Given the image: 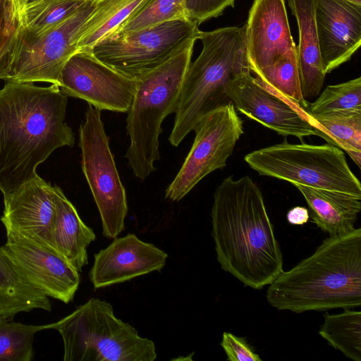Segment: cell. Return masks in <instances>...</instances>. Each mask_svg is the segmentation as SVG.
Here are the masks:
<instances>
[{
    "label": "cell",
    "mask_w": 361,
    "mask_h": 361,
    "mask_svg": "<svg viewBox=\"0 0 361 361\" xmlns=\"http://www.w3.org/2000/svg\"><path fill=\"white\" fill-rule=\"evenodd\" d=\"M198 25L173 20L131 33L109 36L89 51L96 59L132 78L157 68L192 39H198Z\"/></svg>",
    "instance_id": "10"
},
{
    "label": "cell",
    "mask_w": 361,
    "mask_h": 361,
    "mask_svg": "<svg viewBox=\"0 0 361 361\" xmlns=\"http://www.w3.org/2000/svg\"><path fill=\"white\" fill-rule=\"evenodd\" d=\"M202 44L198 57L185 73L169 140L177 147L204 115L228 102V82L249 65L245 25L200 32Z\"/></svg>",
    "instance_id": "4"
},
{
    "label": "cell",
    "mask_w": 361,
    "mask_h": 361,
    "mask_svg": "<svg viewBox=\"0 0 361 361\" xmlns=\"http://www.w3.org/2000/svg\"><path fill=\"white\" fill-rule=\"evenodd\" d=\"M319 334L334 348L353 361H361V312L344 309L324 314Z\"/></svg>",
    "instance_id": "25"
},
{
    "label": "cell",
    "mask_w": 361,
    "mask_h": 361,
    "mask_svg": "<svg viewBox=\"0 0 361 361\" xmlns=\"http://www.w3.org/2000/svg\"><path fill=\"white\" fill-rule=\"evenodd\" d=\"M212 235L221 269L262 289L283 271V255L262 191L248 176L224 178L214 194Z\"/></svg>",
    "instance_id": "2"
},
{
    "label": "cell",
    "mask_w": 361,
    "mask_h": 361,
    "mask_svg": "<svg viewBox=\"0 0 361 361\" xmlns=\"http://www.w3.org/2000/svg\"><path fill=\"white\" fill-rule=\"evenodd\" d=\"M314 3V0H288L298 26L297 60L300 90L306 102L320 94L326 75L319 53Z\"/></svg>",
    "instance_id": "19"
},
{
    "label": "cell",
    "mask_w": 361,
    "mask_h": 361,
    "mask_svg": "<svg viewBox=\"0 0 361 361\" xmlns=\"http://www.w3.org/2000/svg\"><path fill=\"white\" fill-rule=\"evenodd\" d=\"M235 0H186L188 20L198 25L205 20L221 15L229 6H234Z\"/></svg>",
    "instance_id": "31"
},
{
    "label": "cell",
    "mask_w": 361,
    "mask_h": 361,
    "mask_svg": "<svg viewBox=\"0 0 361 361\" xmlns=\"http://www.w3.org/2000/svg\"><path fill=\"white\" fill-rule=\"evenodd\" d=\"M35 309L51 311L49 297L32 286L0 247V319Z\"/></svg>",
    "instance_id": "22"
},
{
    "label": "cell",
    "mask_w": 361,
    "mask_h": 361,
    "mask_svg": "<svg viewBox=\"0 0 361 361\" xmlns=\"http://www.w3.org/2000/svg\"><path fill=\"white\" fill-rule=\"evenodd\" d=\"M251 73L250 68L243 71L226 87V96L235 109L283 136L302 140L305 137L317 135L305 109L271 91Z\"/></svg>",
    "instance_id": "12"
},
{
    "label": "cell",
    "mask_w": 361,
    "mask_h": 361,
    "mask_svg": "<svg viewBox=\"0 0 361 361\" xmlns=\"http://www.w3.org/2000/svg\"><path fill=\"white\" fill-rule=\"evenodd\" d=\"M90 0H35L18 10L20 26L42 32L63 21Z\"/></svg>",
    "instance_id": "26"
},
{
    "label": "cell",
    "mask_w": 361,
    "mask_h": 361,
    "mask_svg": "<svg viewBox=\"0 0 361 361\" xmlns=\"http://www.w3.org/2000/svg\"><path fill=\"white\" fill-rule=\"evenodd\" d=\"M61 92L100 110L128 112L136 79L128 77L96 59L90 52L77 51L66 62L59 78Z\"/></svg>",
    "instance_id": "14"
},
{
    "label": "cell",
    "mask_w": 361,
    "mask_h": 361,
    "mask_svg": "<svg viewBox=\"0 0 361 361\" xmlns=\"http://www.w3.org/2000/svg\"><path fill=\"white\" fill-rule=\"evenodd\" d=\"M185 3L186 0H152L108 37L131 33L169 20H188Z\"/></svg>",
    "instance_id": "28"
},
{
    "label": "cell",
    "mask_w": 361,
    "mask_h": 361,
    "mask_svg": "<svg viewBox=\"0 0 361 361\" xmlns=\"http://www.w3.org/2000/svg\"><path fill=\"white\" fill-rule=\"evenodd\" d=\"M314 10L326 75L348 61L361 44V4L349 0H314Z\"/></svg>",
    "instance_id": "16"
},
{
    "label": "cell",
    "mask_w": 361,
    "mask_h": 361,
    "mask_svg": "<svg viewBox=\"0 0 361 361\" xmlns=\"http://www.w3.org/2000/svg\"><path fill=\"white\" fill-rule=\"evenodd\" d=\"M309 106V114L339 110H361V78L330 85Z\"/></svg>",
    "instance_id": "29"
},
{
    "label": "cell",
    "mask_w": 361,
    "mask_h": 361,
    "mask_svg": "<svg viewBox=\"0 0 361 361\" xmlns=\"http://www.w3.org/2000/svg\"><path fill=\"white\" fill-rule=\"evenodd\" d=\"M5 228L52 246L56 207L54 186L38 175L4 196Z\"/></svg>",
    "instance_id": "18"
},
{
    "label": "cell",
    "mask_w": 361,
    "mask_h": 361,
    "mask_svg": "<svg viewBox=\"0 0 361 361\" xmlns=\"http://www.w3.org/2000/svg\"><path fill=\"white\" fill-rule=\"evenodd\" d=\"M1 246L24 279L49 298L64 303L73 300L78 289L80 272L54 247L6 228Z\"/></svg>",
    "instance_id": "13"
},
{
    "label": "cell",
    "mask_w": 361,
    "mask_h": 361,
    "mask_svg": "<svg viewBox=\"0 0 361 361\" xmlns=\"http://www.w3.org/2000/svg\"><path fill=\"white\" fill-rule=\"evenodd\" d=\"M317 136L344 150L360 167L361 110H339L311 114Z\"/></svg>",
    "instance_id": "24"
},
{
    "label": "cell",
    "mask_w": 361,
    "mask_h": 361,
    "mask_svg": "<svg viewBox=\"0 0 361 361\" xmlns=\"http://www.w3.org/2000/svg\"><path fill=\"white\" fill-rule=\"evenodd\" d=\"M167 258L168 254L161 249L129 233L114 238L109 245L94 255L89 278L94 289L105 288L159 271Z\"/></svg>",
    "instance_id": "17"
},
{
    "label": "cell",
    "mask_w": 361,
    "mask_h": 361,
    "mask_svg": "<svg viewBox=\"0 0 361 361\" xmlns=\"http://www.w3.org/2000/svg\"><path fill=\"white\" fill-rule=\"evenodd\" d=\"M309 218L308 209L300 206L291 208L286 214L287 221L293 225H303L308 221Z\"/></svg>",
    "instance_id": "33"
},
{
    "label": "cell",
    "mask_w": 361,
    "mask_h": 361,
    "mask_svg": "<svg viewBox=\"0 0 361 361\" xmlns=\"http://www.w3.org/2000/svg\"><path fill=\"white\" fill-rule=\"evenodd\" d=\"M67 96L54 84L6 80L0 90V191L3 195L35 177L56 149L73 147L65 122Z\"/></svg>",
    "instance_id": "1"
},
{
    "label": "cell",
    "mask_w": 361,
    "mask_h": 361,
    "mask_svg": "<svg viewBox=\"0 0 361 361\" xmlns=\"http://www.w3.org/2000/svg\"><path fill=\"white\" fill-rule=\"evenodd\" d=\"M220 345L227 355V360H262L244 338L237 336L231 333L224 332Z\"/></svg>",
    "instance_id": "32"
},
{
    "label": "cell",
    "mask_w": 361,
    "mask_h": 361,
    "mask_svg": "<svg viewBox=\"0 0 361 361\" xmlns=\"http://www.w3.org/2000/svg\"><path fill=\"white\" fill-rule=\"evenodd\" d=\"M358 4H361V0H349Z\"/></svg>",
    "instance_id": "35"
},
{
    "label": "cell",
    "mask_w": 361,
    "mask_h": 361,
    "mask_svg": "<svg viewBox=\"0 0 361 361\" xmlns=\"http://www.w3.org/2000/svg\"><path fill=\"white\" fill-rule=\"evenodd\" d=\"M245 38L250 70L260 80L296 54L285 0H254L245 24Z\"/></svg>",
    "instance_id": "15"
},
{
    "label": "cell",
    "mask_w": 361,
    "mask_h": 361,
    "mask_svg": "<svg viewBox=\"0 0 361 361\" xmlns=\"http://www.w3.org/2000/svg\"><path fill=\"white\" fill-rule=\"evenodd\" d=\"M94 4L88 1L74 14L39 33L19 27L11 48L0 63V79L45 82L59 86L62 68L78 51L82 26Z\"/></svg>",
    "instance_id": "8"
},
{
    "label": "cell",
    "mask_w": 361,
    "mask_h": 361,
    "mask_svg": "<svg viewBox=\"0 0 361 361\" xmlns=\"http://www.w3.org/2000/svg\"><path fill=\"white\" fill-rule=\"evenodd\" d=\"M152 0H94V7L82 26L78 51H88L140 11Z\"/></svg>",
    "instance_id": "23"
},
{
    "label": "cell",
    "mask_w": 361,
    "mask_h": 361,
    "mask_svg": "<svg viewBox=\"0 0 361 361\" xmlns=\"http://www.w3.org/2000/svg\"><path fill=\"white\" fill-rule=\"evenodd\" d=\"M195 139L165 197L179 201L205 176L226 166L240 136L243 122L231 102L202 116L195 125Z\"/></svg>",
    "instance_id": "11"
},
{
    "label": "cell",
    "mask_w": 361,
    "mask_h": 361,
    "mask_svg": "<svg viewBox=\"0 0 361 361\" xmlns=\"http://www.w3.org/2000/svg\"><path fill=\"white\" fill-rule=\"evenodd\" d=\"M196 40L189 41L167 61L136 78L135 92L127 112L130 145L126 158L140 180L155 171L154 163L160 159L161 124L176 111Z\"/></svg>",
    "instance_id": "5"
},
{
    "label": "cell",
    "mask_w": 361,
    "mask_h": 361,
    "mask_svg": "<svg viewBox=\"0 0 361 361\" xmlns=\"http://www.w3.org/2000/svg\"><path fill=\"white\" fill-rule=\"evenodd\" d=\"M64 361H154V343L117 318L112 305L92 298L57 322Z\"/></svg>",
    "instance_id": "6"
},
{
    "label": "cell",
    "mask_w": 361,
    "mask_h": 361,
    "mask_svg": "<svg viewBox=\"0 0 361 361\" xmlns=\"http://www.w3.org/2000/svg\"><path fill=\"white\" fill-rule=\"evenodd\" d=\"M20 23L13 0H0V63L10 51Z\"/></svg>",
    "instance_id": "30"
},
{
    "label": "cell",
    "mask_w": 361,
    "mask_h": 361,
    "mask_svg": "<svg viewBox=\"0 0 361 361\" xmlns=\"http://www.w3.org/2000/svg\"><path fill=\"white\" fill-rule=\"evenodd\" d=\"M245 161L261 176L361 197V185L344 152L330 144L283 142L252 151Z\"/></svg>",
    "instance_id": "7"
},
{
    "label": "cell",
    "mask_w": 361,
    "mask_h": 361,
    "mask_svg": "<svg viewBox=\"0 0 361 361\" xmlns=\"http://www.w3.org/2000/svg\"><path fill=\"white\" fill-rule=\"evenodd\" d=\"M269 304L295 313L361 305V229L329 235L308 257L269 285Z\"/></svg>",
    "instance_id": "3"
},
{
    "label": "cell",
    "mask_w": 361,
    "mask_h": 361,
    "mask_svg": "<svg viewBox=\"0 0 361 361\" xmlns=\"http://www.w3.org/2000/svg\"><path fill=\"white\" fill-rule=\"evenodd\" d=\"M54 196L56 213L51 234L52 246L81 272L88 264L87 248L96 239V235L82 221L75 207L57 185H54Z\"/></svg>",
    "instance_id": "20"
},
{
    "label": "cell",
    "mask_w": 361,
    "mask_h": 361,
    "mask_svg": "<svg viewBox=\"0 0 361 361\" xmlns=\"http://www.w3.org/2000/svg\"><path fill=\"white\" fill-rule=\"evenodd\" d=\"M52 324L42 326L8 322L0 319V361H30L33 358L35 334L52 329Z\"/></svg>",
    "instance_id": "27"
},
{
    "label": "cell",
    "mask_w": 361,
    "mask_h": 361,
    "mask_svg": "<svg viewBox=\"0 0 361 361\" xmlns=\"http://www.w3.org/2000/svg\"><path fill=\"white\" fill-rule=\"evenodd\" d=\"M14 1V3H15V5L18 9V10L23 7L24 5L32 1H35V0H13Z\"/></svg>",
    "instance_id": "34"
},
{
    "label": "cell",
    "mask_w": 361,
    "mask_h": 361,
    "mask_svg": "<svg viewBox=\"0 0 361 361\" xmlns=\"http://www.w3.org/2000/svg\"><path fill=\"white\" fill-rule=\"evenodd\" d=\"M101 111L88 105L79 129L78 145L82 169L100 214L102 235L114 239L125 229L128 203Z\"/></svg>",
    "instance_id": "9"
},
{
    "label": "cell",
    "mask_w": 361,
    "mask_h": 361,
    "mask_svg": "<svg viewBox=\"0 0 361 361\" xmlns=\"http://www.w3.org/2000/svg\"><path fill=\"white\" fill-rule=\"evenodd\" d=\"M308 205L309 216L329 235L355 228L361 211V197L308 186L295 185Z\"/></svg>",
    "instance_id": "21"
}]
</instances>
